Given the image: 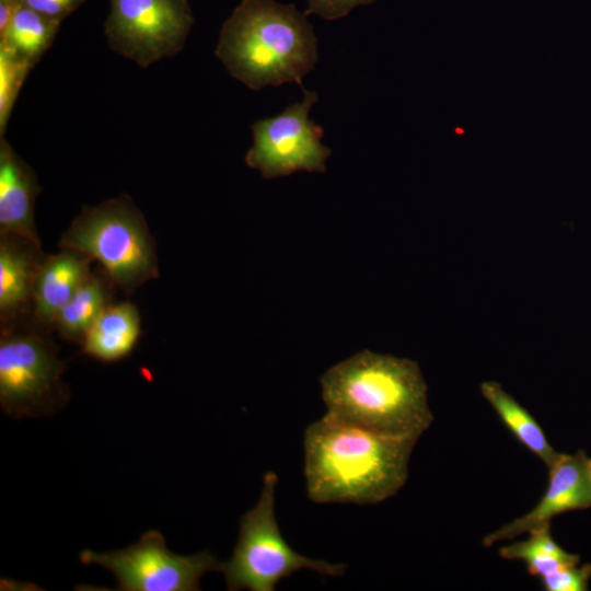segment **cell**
I'll return each mask as SVG.
<instances>
[{
  "mask_svg": "<svg viewBox=\"0 0 591 591\" xmlns=\"http://www.w3.org/2000/svg\"><path fill=\"white\" fill-rule=\"evenodd\" d=\"M326 416L382 436L418 440L433 416L417 362L362 350L320 379Z\"/></svg>",
  "mask_w": 591,
  "mask_h": 591,
  "instance_id": "2",
  "label": "cell"
},
{
  "mask_svg": "<svg viewBox=\"0 0 591 591\" xmlns=\"http://www.w3.org/2000/svg\"><path fill=\"white\" fill-rule=\"evenodd\" d=\"M80 561L96 564L112 571L119 591H196L199 580L220 561L208 551L179 556L165 546L163 535L154 530L124 549L97 553L82 551Z\"/></svg>",
  "mask_w": 591,
  "mask_h": 591,
  "instance_id": "8",
  "label": "cell"
},
{
  "mask_svg": "<svg viewBox=\"0 0 591 591\" xmlns=\"http://www.w3.org/2000/svg\"><path fill=\"white\" fill-rule=\"evenodd\" d=\"M529 534L525 541L501 547L499 555L508 560L524 561L530 575L540 579L560 567L579 564L578 555L566 552L554 541L549 525Z\"/></svg>",
  "mask_w": 591,
  "mask_h": 591,
  "instance_id": "18",
  "label": "cell"
},
{
  "mask_svg": "<svg viewBox=\"0 0 591 591\" xmlns=\"http://www.w3.org/2000/svg\"><path fill=\"white\" fill-rule=\"evenodd\" d=\"M65 362L37 331L5 327L0 338V405L14 418L48 415L66 401Z\"/></svg>",
  "mask_w": 591,
  "mask_h": 591,
  "instance_id": "6",
  "label": "cell"
},
{
  "mask_svg": "<svg viewBox=\"0 0 591 591\" xmlns=\"http://www.w3.org/2000/svg\"><path fill=\"white\" fill-rule=\"evenodd\" d=\"M33 66L0 47V137L3 136L20 90Z\"/></svg>",
  "mask_w": 591,
  "mask_h": 591,
  "instance_id": "19",
  "label": "cell"
},
{
  "mask_svg": "<svg viewBox=\"0 0 591 591\" xmlns=\"http://www.w3.org/2000/svg\"><path fill=\"white\" fill-rule=\"evenodd\" d=\"M59 246L97 260L107 278L125 292L159 276L154 239L143 215L126 194L83 207Z\"/></svg>",
  "mask_w": 591,
  "mask_h": 591,
  "instance_id": "4",
  "label": "cell"
},
{
  "mask_svg": "<svg viewBox=\"0 0 591 591\" xmlns=\"http://www.w3.org/2000/svg\"><path fill=\"white\" fill-rule=\"evenodd\" d=\"M91 258L77 251L61 248L43 258L33 286L32 309L37 325L53 326L59 310L74 294L91 271Z\"/></svg>",
  "mask_w": 591,
  "mask_h": 591,
  "instance_id": "12",
  "label": "cell"
},
{
  "mask_svg": "<svg viewBox=\"0 0 591 591\" xmlns=\"http://www.w3.org/2000/svg\"><path fill=\"white\" fill-rule=\"evenodd\" d=\"M40 246L21 236L1 234L0 316L16 318L32 302L34 279L43 260Z\"/></svg>",
  "mask_w": 591,
  "mask_h": 591,
  "instance_id": "13",
  "label": "cell"
},
{
  "mask_svg": "<svg viewBox=\"0 0 591 591\" xmlns=\"http://www.w3.org/2000/svg\"><path fill=\"white\" fill-rule=\"evenodd\" d=\"M109 48L141 68L178 54L194 24L188 0H108Z\"/></svg>",
  "mask_w": 591,
  "mask_h": 591,
  "instance_id": "7",
  "label": "cell"
},
{
  "mask_svg": "<svg viewBox=\"0 0 591 591\" xmlns=\"http://www.w3.org/2000/svg\"><path fill=\"white\" fill-rule=\"evenodd\" d=\"M548 468V486L540 502L523 517L487 534L484 546L549 525L553 518L564 512L591 508L590 459L582 451L560 453Z\"/></svg>",
  "mask_w": 591,
  "mask_h": 591,
  "instance_id": "10",
  "label": "cell"
},
{
  "mask_svg": "<svg viewBox=\"0 0 591 591\" xmlns=\"http://www.w3.org/2000/svg\"><path fill=\"white\" fill-rule=\"evenodd\" d=\"M108 304L109 290L106 281L91 273L59 310L53 327L65 339L82 343L88 329Z\"/></svg>",
  "mask_w": 591,
  "mask_h": 591,
  "instance_id": "17",
  "label": "cell"
},
{
  "mask_svg": "<svg viewBox=\"0 0 591 591\" xmlns=\"http://www.w3.org/2000/svg\"><path fill=\"white\" fill-rule=\"evenodd\" d=\"M277 475H264L257 503L240 520V531L231 558L220 563L228 590L274 591L283 578L308 569L321 576L339 577L347 566L300 555L279 531L275 515Z\"/></svg>",
  "mask_w": 591,
  "mask_h": 591,
  "instance_id": "5",
  "label": "cell"
},
{
  "mask_svg": "<svg viewBox=\"0 0 591 591\" xmlns=\"http://www.w3.org/2000/svg\"><path fill=\"white\" fill-rule=\"evenodd\" d=\"M37 178L7 139L0 137V233L26 239L40 246L34 207Z\"/></svg>",
  "mask_w": 591,
  "mask_h": 591,
  "instance_id": "11",
  "label": "cell"
},
{
  "mask_svg": "<svg viewBox=\"0 0 591 591\" xmlns=\"http://www.w3.org/2000/svg\"><path fill=\"white\" fill-rule=\"evenodd\" d=\"M140 335V315L129 302L108 304L85 333L82 352L113 362L128 356Z\"/></svg>",
  "mask_w": 591,
  "mask_h": 591,
  "instance_id": "14",
  "label": "cell"
},
{
  "mask_svg": "<svg viewBox=\"0 0 591 591\" xmlns=\"http://www.w3.org/2000/svg\"><path fill=\"white\" fill-rule=\"evenodd\" d=\"M317 94L303 89V99L286 107L279 115L255 121L253 146L245 163L270 179L294 172L326 170L332 151L322 143L323 129L309 118Z\"/></svg>",
  "mask_w": 591,
  "mask_h": 591,
  "instance_id": "9",
  "label": "cell"
},
{
  "mask_svg": "<svg viewBox=\"0 0 591 591\" xmlns=\"http://www.w3.org/2000/svg\"><path fill=\"white\" fill-rule=\"evenodd\" d=\"M591 579V565L560 567L541 578L547 591H586Z\"/></svg>",
  "mask_w": 591,
  "mask_h": 591,
  "instance_id": "20",
  "label": "cell"
},
{
  "mask_svg": "<svg viewBox=\"0 0 591 591\" xmlns=\"http://www.w3.org/2000/svg\"><path fill=\"white\" fill-rule=\"evenodd\" d=\"M59 27L60 22L20 3L8 27L0 34V47L12 51L34 67L51 46Z\"/></svg>",
  "mask_w": 591,
  "mask_h": 591,
  "instance_id": "16",
  "label": "cell"
},
{
  "mask_svg": "<svg viewBox=\"0 0 591 591\" xmlns=\"http://www.w3.org/2000/svg\"><path fill=\"white\" fill-rule=\"evenodd\" d=\"M306 16L292 3L242 0L223 22L215 55L251 90L302 86L317 61V39Z\"/></svg>",
  "mask_w": 591,
  "mask_h": 591,
  "instance_id": "3",
  "label": "cell"
},
{
  "mask_svg": "<svg viewBox=\"0 0 591 591\" xmlns=\"http://www.w3.org/2000/svg\"><path fill=\"white\" fill-rule=\"evenodd\" d=\"M375 0H308L305 14H316L326 21L346 16L359 5H368Z\"/></svg>",
  "mask_w": 591,
  "mask_h": 591,
  "instance_id": "21",
  "label": "cell"
},
{
  "mask_svg": "<svg viewBox=\"0 0 591 591\" xmlns=\"http://www.w3.org/2000/svg\"><path fill=\"white\" fill-rule=\"evenodd\" d=\"M86 0H19L35 12L57 22H62Z\"/></svg>",
  "mask_w": 591,
  "mask_h": 591,
  "instance_id": "22",
  "label": "cell"
},
{
  "mask_svg": "<svg viewBox=\"0 0 591 591\" xmlns=\"http://www.w3.org/2000/svg\"><path fill=\"white\" fill-rule=\"evenodd\" d=\"M416 442L324 415L306 427L303 437L309 499L317 503L372 505L394 496L406 483Z\"/></svg>",
  "mask_w": 591,
  "mask_h": 591,
  "instance_id": "1",
  "label": "cell"
},
{
  "mask_svg": "<svg viewBox=\"0 0 591 591\" xmlns=\"http://www.w3.org/2000/svg\"><path fill=\"white\" fill-rule=\"evenodd\" d=\"M590 474H591V459H590Z\"/></svg>",
  "mask_w": 591,
  "mask_h": 591,
  "instance_id": "24",
  "label": "cell"
},
{
  "mask_svg": "<svg viewBox=\"0 0 591 591\" xmlns=\"http://www.w3.org/2000/svg\"><path fill=\"white\" fill-rule=\"evenodd\" d=\"M19 4V0H0V34L8 27Z\"/></svg>",
  "mask_w": 591,
  "mask_h": 591,
  "instance_id": "23",
  "label": "cell"
},
{
  "mask_svg": "<svg viewBox=\"0 0 591 591\" xmlns=\"http://www.w3.org/2000/svg\"><path fill=\"white\" fill-rule=\"evenodd\" d=\"M480 392L513 436L551 467L560 453L549 444L534 417L496 382H483Z\"/></svg>",
  "mask_w": 591,
  "mask_h": 591,
  "instance_id": "15",
  "label": "cell"
}]
</instances>
